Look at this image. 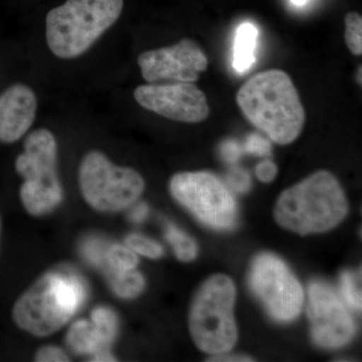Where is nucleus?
I'll return each mask as SVG.
<instances>
[{
	"label": "nucleus",
	"mask_w": 362,
	"mask_h": 362,
	"mask_svg": "<svg viewBox=\"0 0 362 362\" xmlns=\"http://www.w3.org/2000/svg\"><path fill=\"white\" fill-rule=\"evenodd\" d=\"M237 104L247 121L274 142H294L306 113L297 88L286 71L271 69L252 76L237 93Z\"/></svg>",
	"instance_id": "1"
},
{
	"label": "nucleus",
	"mask_w": 362,
	"mask_h": 362,
	"mask_svg": "<svg viewBox=\"0 0 362 362\" xmlns=\"http://www.w3.org/2000/svg\"><path fill=\"white\" fill-rule=\"evenodd\" d=\"M349 213L339 181L327 170H319L288 188L276 204V221L299 233H323L337 226Z\"/></svg>",
	"instance_id": "2"
},
{
	"label": "nucleus",
	"mask_w": 362,
	"mask_h": 362,
	"mask_svg": "<svg viewBox=\"0 0 362 362\" xmlns=\"http://www.w3.org/2000/svg\"><path fill=\"white\" fill-rule=\"evenodd\" d=\"M87 298L84 281L76 274L54 271L40 278L14 304L16 325L35 337H47L63 328Z\"/></svg>",
	"instance_id": "3"
},
{
	"label": "nucleus",
	"mask_w": 362,
	"mask_h": 362,
	"mask_svg": "<svg viewBox=\"0 0 362 362\" xmlns=\"http://www.w3.org/2000/svg\"><path fill=\"white\" fill-rule=\"evenodd\" d=\"M124 0H66L45 18V39L57 58L71 59L89 51L120 18Z\"/></svg>",
	"instance_id": "4"
},
{
	"label": "nucleus",
	"mask_w": 362,
	"mask_h": 362,
	"mask_svg": "<svg viewBox=\"0 0 362 362\" xmlns=\"http://www.w3.org/2000/svg\"><path fill=\"white\" fill-rule=\"evenodd\" d=\"M16 169L25 182L21 199L26 211L35 216L54 211L63 199L58 175V143L51 131L39 128L28 135Z\"/></svg>",
	"instance_id": "5"
},
{
	"label": "nucleus",
	"mask_w": 362,
	"mask_h": 362,
	"mask_svg": "<svg viewBox=\"0 0 362 362\" xmlns=\"http://www.w3.org/2000/svg\"><path fill=\"white\" fill-rule=\"evenodd\" d=\"M235 300V284L226 275L209 278L195 295L189 330L195 345L202 351L218 356L235 346L238 339Z\"/></svg>",
	"instance_id": "6"
},
{
	"label": "nucleus",
	"mask_w": 362,
	"mask_h": 362,
	"mask_svg": "<svg viewBox=\"0 0 362 362\" xmlns=\"http://www.w3.org/2000/svg\"><path fill=\"white\" fill-rule=\"evenodd\" d=\"M78 185L90 206L102 213H115L137 202L145 182L135 169L116 165L104 153L93 150L78 166Z\"/></svg>",
	"instance_id": "7"
},
{
	"label": "nucleus",
	"mask_w": 362,
	"mask_h": 362,
	"mask_svg": "<svg viewBox=\"0 0 362 362\" xmlns=\"http://www.w3.org/2000/svg\"><path fill=\"white\" fill-rule=\"evenodd\" d=\"M169 190L175 201L211 228L230 230L237 223V202L213 173H176L169 181Z\"/></svg>",
	"instance_id": "8"
},
{
	"label": "nucleus",
	"mask_w": 362,
	"mask_h": 362,
	"mask_svg": "<svg viewBox=\"0 0 362 362\" xmlns=\"http://www.w3.org/2000/svg\"><path fill=\"white\" fill-rule=\"evenodd\" d=\"M249 283L272 318L289 322L299 316L304 302L303 289L288 266L275 255L264 252L255 258Z\"/></svg>",
	"instance_id": "9"
},
{
	"label": "nucleus",
	"mask_w": 362,
	"mask_h": 362,
	"mask_svg": "<svg viewBox=\"0 0 362 362\" xmlns=\"http://www.w3.org/2000/svg\"><path fill=\"white\" fill-rule=\"evenodd\" d=\"M137 63L142 78L149 84L194 83L207 70L209 59L197 42L183 39L169 47L141 52Z\"/></svg>",
	"instance_id": "10"
},
{
	"label": "nucleus",
	"mask_w": 362,
	"mask_h": 362,
	"mask_svg": "<svg viewBox=\"0 0 362 362\" xmlns=\"http://www.w3.org/2000/svg\"><path fill=\"white\" fill-rule=\"evenodd\" d=\"M133 96L142 108L177 122H202L211 114L206 94L194 83L140 85Z\"/></svg>",
	"instance_id": "11"
},
{
	"label": "nucleus",
	"mask_w": 362,
	"mask_h": 362,
	"mask_svg": "<svg viewBox=\"0 0 362 362\" xmlns=\"http://www.w3.org/2000/svg\"><path fill=\"white\" fill-rule=\"evenodd\" d=\"M309 321L314 342L324 349L347 344L356 334V324L337 293L325 283L309 286Z\"/></svg>",
	"instance_id": "12"
},
{
	"label": "nucleus",
	"mask_w": 362,
	"mask_h": 362,
	"mask_svg": "<svg viewBox=\"0 0 362 362\" xmlns=\"http://www.w3.org/2000/svg\"><path fill=\"white\" fill-rule=\"evenodd\" d=\"M37 99L32 88L14 84L0 95V141L20 140L37 117Z\"/></svg>",
	"instance_id": "13"
},
{
	"label": "nucleus",
	"mask_w": 362,
	"mask_h": 362,
	"mask_svg": "<svg viewBox=\"0 0 362 362\" xmlns=\"http://www.w3.org/2000/svg\"><path fill=\"white\" fill-rule=\"evenodd\" d=\"M66 342L78 354L95 356L108 351V343L105 341L94 324L87 320H78L71 325L66 335Z\"/></svg>",
	"instance_id": "14"
},
{
	"label": "nucleus",
	"mask_w": 362,
	"mask_h": 362,
	"mask_svg": "<svg viewBox=\"0 0 362 362\" xmlns=\"http://www.w3.org/2000/svg\"><path fill=\"white\" fill-rule=\"evenodd\" d=\"M258 30L252 23H245L239 26L235 35V49H233V66L239 73H246L256 61V51Z\"/></svg>",
	"instance_id": "15"
},
{
	"label": "nucleus",
	"mask_w": 362,
	"mask_h": 362,
	"mask_svg": "<svg viewBox=\"0 0 362 362\" xmlns=\"http://www.w3.org/2000/svg\"><path fill=\"white\" fill-rule=\"evenodd\" d=\"M110 284L117 296L131 299L139 295L145 286L144 278L139 272L134 270L114 272Z\"/></svg>",
	"instance_id": "16"
},
{
	"label": "nucleus",
	"mask_w": 362,
	"mask_h": 362,
	"mask_svg": "<svg viewBox=\"0 0 362 362\" xmlns=\"http://www.w3.org/2000/svg\"><path fill=\"white\" fill-rule=\"evenodd\" d=\"M166 239L173 246L176 257L182 262H190L197 258V246L194 240L187 233L168 223L165 230Z\"/></svg>",
	"instance_id": "17"
},
{
	"label": "nucleus",
	"mask_w": 362,
	"mask_h": 362,
	"mask_svg": "<svg viewBox=\"0 0 362 362\" xmlns=\"http://www.w3.org/2000/svg\"><path fill=\"white\" fill-rule=\"evenodd\" d=\"M345 44L354 56L362 54V16L356 11H349L344 18Z\"/></svg>",
	"instance_id": "18"
},
{
	"label": "nucleus",
	"mask_w": 362,
	"mask_h": 362,
	"mask_svg": "<svg viewBox=\"0 0 362 362\" xmlns=\"http://www.w3.org/2000/svg\"><path fill=\"white\" fill-rule=\"evenodd\" d=\"M105 261L110 265L114 272L134 270L138 265L136 252L129 247L115 245L107 249Z\"/></svg>",
	"instance_id": "19"
},
{
	"label": "nucleus",
	"mask_w": 362,
	"mask_h": 362,
	"mask_svg": "<svg viewBox=\"0 0 362 362\" xmlns=\"http://www.w3.org/2000/svg\"><path fill=\"white\" fill-rule=\"evenodd\" d=\"M361 272L359 273H351L344 272L340 278V290L344 301L349 307L356 311H361Z\"/></svg>",
	"instance_id": "20"
},
{
	"label": "nucleus",
	"mask_w": 362,
	"mask_h": 362,
	"mask_svg": "<svg viewBox=\"0 0 362 362\" xmlns=\"http://www.w3.org/2000/svg\"><path fill=\"white\" fill-rule=\"evenodd\" d=\"M92 323L109 345L116 337L118 320L116 314L106 307H98L92 312Z\"/></svg>",
	"instance_id": "21"
},
{
	"label": "nucleus",
	"mask_w": 362,
	"mask_h": 362,
	"mask_svg": "<svg viewBox=\"0 0 362 362\" xmlns=\"http://www.w3.org/2000/svg\"><path fill=\"white\" fill-rule=\"evenodd\" d=\"M128 247L133 252L150 259H158L163 255V249L158 243L144 237V235L132 233L126 239Z\"/></svg>",
	"instance_id": "22"
},
{
	"label": "nucleus",
	"mask_w": 362,
	"mask_h": 362,
	"mask_svg": "<svg viewBox=\"0 0 362 362\" xmlns=\"http://www.w3.org/2000/svg\"><path fill=\"white\" fill-rule=\"evenodd\" d=\"M107 247L103 242L99 239H89L86 240L82 246V252L86 259L93 265H101L106 257Z\"/></svg>",
	"instance_id": "23"
},
{
	"label": "nucleus",
	"mask_w": 362,
	"mask_h": 362,
	"mask_svg": "<svg viewBox=\"0 0 362 362\" xmlns=\"http://www.w3.org/2000/svg\"><path fill=\"white\" fill-rule=\"evenodd\" d=\"M35 361L40 362L69 361V357L63 349L56 346H45L39 350Z\"/></svg>",
	"instance_id": "24"
},
{
	"label": "nucleus",
	"mask_w": 362,
	"mask_h": 362,
	"mask_svg": "<svg viewBox=\"0 0 362 362\" xmlns=\"http://www.w3.org/2000/svg\"><path fill=\"white\" fill-rule=\"evenodd\" d=\"M256 175L263 182H271L277 175V166L271 161H264L257 166Z\"/></svg>",
	"instance_id": "25"
},
{
	"label": "nucleus",
	"mask_w": 362,
	"mask_h": 362,
	"mask_svg": "<svg viewBox=\"0 0 362 362\" xmlns=\"http://www.w3.org/2000/svg\"><path fill=\"white\" fill-rule=\"evenodd\" d=\"M230 183L235 190L239 192H246L251 187V180L249 175L243 171H235L230 177Z\"/></svg>",
	"instance_id": "26"
},
{
	"label": "nucleus",
	"mask_w": 362,
	"mask_h": 362,
	"mask_svg": "<svg viewBox=\"0 0 362 362\" xmlns=\"http://www.w3.org/2000/svg\"><path fill=\"white\" fill-rule=\"evenodd\" d=\"M247 151L252 152V153L259 154V156H265L270 152V146L265 140L261 139V138L254 136L251 139L249 140L247 144Z\"/></svg>",
	"instance_id": "27"
},
{
	"label": "nucleus",
	"mask_w": 362,
	"mask_h": 362,
	"mask_svg": "<svg viewBox=\"0 0 362 362\" xmlns=\"http://www.w3.org/2000/svg\"><path fill=\"white\" fill-rule=\"evenodd\" d=\"M147 216H148V206L144 202H141V204H136L131 209L129 218L134 223H142L147 218Z\"/></svg>",
	"instance_id": "28"
},
{
	"label": "nucleus",
	"mask_w": 362,
	"mask_h": 362,
	"mask_svg": "<svg viewBox=\"0 0 362 362\" xmlns=\"http://www.w3.org/2000/svg\"><path fill=\"white\" fill-rule=\"evenodd\" d=\"M223 154L230 161L235 160L239 156V148L233 143H228L223 146Z\"/></svg>",
	"instance_id": "29"
},
{
	"label": "nucleus",
	"mask_w": 362,
	"mask_h": 362,
	"mask_svg": "<svg viewBox=\"0 0 362 362\" xmlns=\"http://www.w3.org/2000/svg\"><path fill=\"white\" fill-rule=\"evenodd\" d=\"M252 359L249 358V357L246 356H216L214 357L213 359H211V361H252Z\"/></svg>",
	"instance_id": "30"
},
{
	"label": "nucleus",
	"mask_w": 362,
	"mask_h": 362,
	"mask_svg": "<svg viewBox=\"0 0 362 362\" xmlns=\"http://www.w3.org/2000/svg\"><path fill=\"white\" fill-rule=\"evenodd\" d=\"M361 70H362V68H361V66H358V69H357V73H356V81H357V83H358L359 85L361 86V83H362V80H361Z\"/></svg>",
	"instance_id": "31"
},
{
	"label": "nucleus",
	"mask_w": 362,
	"mask_h": 362,
	"mask_svg": "<svg viewBox=\"0 0 362 362\" xmlns=\"http://www.w3.org/2000/svg\"><path fill=\"white\" fill-rule=\"evenodd\" d=\"M291 1L293 4H295V6H304L308 0H291Z\"/></svg>",
	"instance_id": "32"
}]
</instances>
